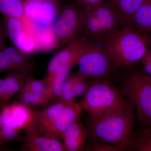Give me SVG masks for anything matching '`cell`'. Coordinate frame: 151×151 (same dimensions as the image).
Segmentation results:
<instances>
[{
  "mask_svg": "<svg viewBox=\"0 0 151 151\" xmlns=\"http://www.w3.org/2000/svg\"><path fill=\"white\" fill-rule=\"evenodd\" d=\"M133 103L128 99L119 108L102 116L89 119L86 127L90 142L125 146L133 131L136 114Z\"/></svg>",
  "mask_w": 151,
  "mask_h": 151,
  "instance_id": "6da1fadb",
  "label": "cell"
},
{
  "mask_svg": "<svg viewBox=\"0 0 151 151\" xmlns=\"http://www.w3.org/2000/svg\"><path fill=\"white\" fill-rule=\"evenodd\" d=\"M101 43L117 68L131 66L147 52L144 38L129 24L106 37Z\"/></svg>",
  "mask_w": 151,
  "mask_h": 151,
  "instance_id": "7a4b0ae2",
  "label": "cell"
},
{
  "mask_svg": "<svg viewBox=\"0 0 151 151\" xmlns=\"http://www.w3.org/2000/svg\"><path fill=\"white\" fill-rule=\"evenodd\" d=\"M81 104L89 119L97 118L124 105L128 99L108 80L97 79L89 86L81 97Z\"/></svg>",
  "mask_w": 151,
  "mask_h": 151,
  "instance_id": "3957f363",
  "label": "cell"
},
{
  "mask_svg": "<svg viewBox=\"0 0 151 151\" xmlns=\"http://www.w3.org/2000/svg\"><path fill=\"white\" fill-rule=\"evenodd\" d=\"M121 91L134 107L141 127L151 128V81L145 72L129 74L123 82Z\"/></svg>",
  "mask_w": 151,
  "mask_h": 151,
  "instance_id": "277c9868",
  "label": "cell"
},
{
  "mask_svg": "<svg viewBox=\"0 0 151 151\" xmlns=\"http://www.w3.org/2000/svg\"><path fill=\"white\" fill-rule=\"evenodd\" d=\"M100 44L90 42L77 61L78 73L86 78H105L118 68L102 44Z\"/></svg>",
  "mask_w": 151,
  "mask_h": 151,
  "instance_id": "5b68a950",
  "label": "cell"
},
{
  "mask_svg": "<svg viewBox=\"0 0 151 151\" xmlns=\"http://www.w3.org/2000/svg\"><path fill=\"white\" fill-rule=\"evenodd\" d=\"M82 8L70 3L63 6L52 24L58 48H62L77 38L82 27Z\"/></svg>",
  "mask_w": 151,
  "mask_h": 151,
  "instance_id": "8992f818",
  "label": "cell"
},
{
  "mask_svg": "<svg viewBox=\"0 0 151 151\" xmlns=\"http://www.w3.org/2000/svg\"><path fill=\"white\" fill-rule=\"evenodd\" d=\"M90 41L85 37L76 38L52 58L49 63L45 78L48 85L57 73L66 68H73Z\"/></svg>",
  "mask_w": 151,
  "mask_h": 151,
  "instance_id": "52a82bcc",
  "label": "cell"
},
{
  "mask_svg": "<svg viewBox=\"0 0 151 151\" xmlns=\"http://www.w3.org/2000/svg\"><path fill=\"white\" fill-rule=\"evenodd\" d=\"M4 26L7 36L16 48L27 55L37 51L35 41L24 22L4 17Z\"/></svg>",
  "mask_w": 151,
  "mask_h": 151,
  "instance_id": "ba28073f",
  "label": "cell"
},
{
  "mask_svg": "<svg viewBox=\"0 0 151 151\" xmlns=\"http://www.w3.org/2000/svg\"><path fill=\"white\" fill-rule=\"evenodd\" d=\"M84 111L80 103L75 100L68 102L61 114L51 124L44 128L40 135L61 139L63 133L71 123L79 121Z\"/></svg>",
  "mask_w": 151,
  "mask_h": 151,
  "instance_id": "9c48e42d",
  "label": "cell"
},
{
  "mask_svg": "<svg viewBox=\"0 0 151 151\" xmlns=\"http://www.w3.org/2000/svg\"><path fill=\"white\" fill-rule=\"evenodd\" d=\"M89 8L100 22L105 37L128 24L109 0H104Z\"/></svg>",
  "mask_w": 151,
  "mask_h": 151,
  "instance_id": "30bf717a",
  "label": "cell"
},
{
  "mask_svg": "<svg viewBox=\"0 0 151 151\" xmlns=\"http://www.w3.org/2000/svg\"><path fill=\"white\" fill-rule=\"evenodd\" d=\"M53 1H24L26 17L39 24L52 25L60 10L52 4Z\"/></svg>",
  "mask_w": 151,
  "mask_h": 151,
  "instance_id": "8fae6325",
  "label": "cell"
},
{
  "mask_svg": "<svg viewBox=\"0 0 151 151\" xmlns=\"http://www.w3.org/2000/svg\"><path fill=\"white\" fill-rule=\"evenodd\" d=\"M26 19L25 24L35 41L37 51L47 52L58 48L52 25H44Z\"/></svg>",
  "mask_w": 151,
  "mask_h": 151,
  "instance_id": "7c38bea8",
  "label": "cell"
},
{
  "mask_svg": "<svg viewBox=\"0 0 151 151\" xmlns=\"http://www.w3.org/2000/svg\"><path fill=\"white\" fill-rule=\"evenodd\" d=\"M35 111L21 102H15L9 105L8 110L3 116L2 122H6L21 131L31 126L34 119Z\"/></svg>",
  "mask_w": 151,
  "mask_h": 151,
  "instance_id": "4fadbf2b",
  "label": "cell"
},
{
  "mask_svg": "<svg viewBox=\"0 0 151 151\" xmlns=\"http://www.w3.org/2000/svg\"><path fill=\"white\" fill-rule=\"evenodd\" d=\"M29 74L14 72L0 78V111L11 104Z\"/></svg>",
  "mask_w": 151,
  "mask_h": 151,
  "instance_id": "5bb4252c",
  "label": "cell"
},
{
  "mask_svg": "<svg viewBox=\"0 0 151 151\" xmlns=\"http://www.w3.org/2000/svg\"><path fill=\"white\" fill-rule=\"evenodd\" d=\"M88 136L86 127L79 121L68 126L61 139L66 151H80L84 150Z\"/></svg>",
  "mask_w": 151,
  "mask_h": 151,
  "instance_id": "9a60e30c",
  "label": "cell"
},
{
  "mask_svg": "<svg viewBox=\"0 0 151 151\" xmlns=\"http://www.w3.org/2000/svg\"><path fill=\"white\" fill-rule=\"evenodd\" d=\"M22 149L30 151H66L63 142L58 138L45 135L25 137Z\"/></svg>",
  "mask_w": 151,
  "mask_h": 151,
  "instance_id": "2e32d148",
  "label": "cell"
},
{
  "mask_svg": "<svg viewBox=\"0 0 151 151\" xmlns=\"http://www.w3.org/2000/svg\"><path fill=\"white\" fill-rule=\"evenodd\" d=\"M81 30L85 33L84 37L92 42L101 43L105 38L100 22L89 8H82Z\"/></svg>",
  "mask_w": 151,
  "mask_h": 151,
  "instance_id": "e0dca14e",
  "label": "cell"
},
{
  "mask_svg": "<svg viewBox=\"0 0 151 151\" xmlns=\"http://www.w3.org/2000/svg\"><path fill=\"white\" fill-rule=\"evenodd\" d=\"M151 151V128L141 127L132 132L125 146V151Z\"/></svg>",
  "mask_w": 151,
  "mask_h": 151,
  "instance_id": "ac0fdd59",
  "label": "cell"
},
{
  "mask_svg": "<svg viewBox=\"0 0 151 151\" xmlns=\"http://www.w3.org/2000/svg\"><path fill=\"white\" fill-rule=\"evenodd\" d=\"M4 50L13 68L14 71L29 74L34 67L33 63L27 55L20 51L14 46H6Z\"/></svg>",
  "mask_w": 151,
  "mask_h": 151,
  "instance_id": "d6986e66",
  "label": "cell"
},
{
  "mask_svg": "<svg viewBox=\"0 0 151 151\" xmlns=\"http://www.w3.org/2000/svg\"><path fill=\"white\" fill-rule=\"evenodd\" d=\"M0 14L5 18L17 19L24 22V3L23 0H0Z\"/></svg>",
  "mask_w": 151,
  "mask_h": 151,
  "instance_id": "ffe728a7",
  "label": "cell"
},
{
  "mask_svg": "<svg viewBox=\"0 0 151 151\" xmlns=\"http://www.w3.org/2000/svg\"><path fill=\"white\" fill-rule=\"evenodd\" d=\"M119 11L128 24L145 0H109Z\"/></svg>",
  "mask_w": 151,
  "mask_h": 151,
  "instance_id": "44dd1931",
  "label": "cell"
},
{
  "mask_svg": "<svg viewBox=\"0 0 151 151\" xmlns=\"http://www.w3.org/2000/svg\"><path fill=\"white\" fill-rule=\"evenodd\" d=\"M129 25L142 29H151V4L143 3L134 15Z\"/></svg>",
  "mask_w": 151,
  "mask_h": 151,
  "instance_id": "7402d4cb",
  "label": "cell"
},
{
  "mask_svg": "<svg viewBox=\"0 0 151 151\" xmlns=\"http://www.w3.org/2000/svg\"><path fill=\"white\" fill-rule=\"evenodd\" d=\"M18 97L20 102L30 108L44 106L47 104L45 97L32 92L24 84L18 93Z\"/></svg>",
  "mask_w": 151,
  "mask_h": 151,
  "instance_id": "603a6c76",
  "label": "cell"
},
{
  "mask_svg": "<svg viewBox=\"0 0 151 151\" xmlns=\"http://www.w3.org/2000/svg\"><path fill=\"white\" fill-rule=\"evenodd\" d=\"M24 84L32 92L45 97L47 104L51 102L48 92V84L45 78L38 79L28 75Z\"/></svg>",
  "mask_w": 151,
  "mask_h": 151,
  "instance_id": "cb8c5ba5",
  "label": "cell"
},
{
  "mask_svg": "<svg viewBox=\"0 0 151 151\" xmlns=\"http://www.w3.org/2000/svg\"><path fill=\"white\" fill-rule=\"evenodd\" d=\"M20 132L8 123L0 124V146L16 139Z\"/></svg>",
  "mask_w": 151,
  "mask_h": 151,
  "instance_id": "d4e9b609",
  "label": "cell"
},
{
  "mask_svg": "<svg viewBox=\"0 0 151 151\" xmlns=\"http://www.w3.org/2000/svg\"><path fill=\"white\" fill-rule=\"evenodd\" d=\"M77 74L67 78L63 85L58 101L69 102L75 99L73 92V86Z\"/></svg>",
  "mask_w": 151,
  "mask_h": 151,
  "instance_id": "484cf974",
  "label": "cell"
},
{
  "mask_svg": "<svg viewBox=\"0 0 151 151\" xmlns=\"http://www.w3.org/2000/svg\"><path fill=\"white\" fill-rule=\"evenodd\" d=\"M84 150L88 151H121L122 147L105 143L89 142L85 145Z\"/></svg>",
  "mask_w": 151,
  "mask_h": 151,
  "instance_id": "4316f807",
  "label": "cell"
},
{
  "mask_svg": "<svg viewBox=\"0 0 151 151\" xmlns=\"http://www.w3.org/2000/svg\"><path fill=\"white\" fill-rule=\"evenodd\" d=\"M14 72V69L10 61L4 50L0 49V74L5 72Z\"/></svg>",
  "mask_w": 151,
  "mask_h": 151,
  "instance_id": "83f0119b",
  "label": "cell"
},
{
  "mask_svg": "<svg viewBox=\"0 0 151 151\" xmlns=\"http://www.w3.org/2000/svg\"><path fill=\"white\" fill-rule=\"evenodd\" d=\"M144 65V72L151 76V54L145 55L141 59Z\"/></svg>",
  "mask_w": 151,
  "mask_h": 151,
  "instance_id": "f1b7e54d",
  "label": "cell"
},
{
  "mask_svg": "<svg viewBox=\"0 0 151 151\" xmlns=\"http://www.w3.org/2000/svg\"><path fill=\"white\" fill-rule=\"evenodd\" d=\"M104 0H76L78 4L82 8H90L102 2Z\"/></svg>",
  "mask_w": 151,
  "mask_h": 151,
  "instance_id": "f546056e",
  "label": "cell"
},
{
  "mask_svg": "<svg viewBox=\"0 0 151 151\" xmlns=\"http://www.w3.org/2000/svg\"><path fill=\"white\" fill-rule=\"evenodd\" d=\"M4 26L0 20V49L4 48L6 45V37Z\"/></svg>",
  "mask_w": 151,
  "mask_h": 151,
  "instance_id": "4dcf8cb0",
  "label": "cell"
},
{
  "mask_svg": "<svg viewBox=\"0 0 151 151\" xmlns=\"http://www.w3.org/2000/svg\"><path fill=\"white\" fill-rule=\"evenodd\" d=\"M24 1H52V0H24Z\"/></svg>",
  "mask_w": 151,
  "mask_h": 151,
  "instance_id": "1f68e13d",
  "label": "cell"
}]
</instances>
